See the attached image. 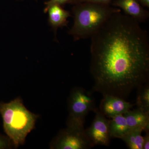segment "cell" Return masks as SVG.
I'll use <instances>...</instances> for the list:
<instances>
[{"mask_svg": "<svg viewBox=\"0 0 149 149\" xmlns=\"http://www.w3.org/2000/svg\"><path fill=\"white\" fill-rule=\"evenodd\" d=\"M139 22L113 14L91 37L93 90L124 99L149 79V41Z\"/></svg>", "mask_w": 149, "mask_h": 149, "instance_id": "1", "label": "cell"}, {"mask_svg": "<svg viewBox=\"0 0 149 149\" xmlns=\"http://www.w3.org/2000/svg\"><path fill=\"white\" fill-rule=\"evenodd\" d=\"M121 11L106 5L91 3L74 5L72 9L74 23L68 34L74 41L91 38L113 14Z\"/></svg>", "mask_w": 149, "mask_h": 149, "instance_id": "2", "label": "cell"}, {"mask_svg": "<svg viewBox=\"0 0 149 149\" xmlns=\"http://www.w3.org/2000/svg\"><path fill=\"white\" fill-rule=\"evenodd\" d=\"M0 114L5 132L15 148L24 143L35 127L37 116L26 108L20 99L0 103Z\"/></svg>", "mask_w": 149, "mask_h": 149, "instance_id": "3", "label": "cell"}, {"mask_svg": "<svg viewBox=\"0 0 149 149\" xmlns=\"http://www.w3.org/2000/svg\"><path fill=\"white\" fill-rule=\"evenodd\" d=\"M68 108L67 126L74 127H83L86 116L98 109L93 93L81 87L72 89L68 100Z\"/></svg>", "mask_w": 149, "mask_h": 149, "instance_id": "4", "label": "cell"}, {"mask_svg": "<svg viewBox=\"0 0 149 149\" xmlns=\"http://www.w3.org/2000/svg\"><path fill=\"white\" fill-rule=\"evenodd\" d=\"M94 147L85 133L84 127L67 126L51 145L54 149H88Z\"/></svg>", "mask_w": 149, "mask_h": 149, "instance_id": "5", "label": "cell"}, {"mask_svg": "<svg viewBox=\"0 0 149 149\" xmlns=\"http://www.w3.org/2000/svg\"><path fill=\"white\" fill-rule=\"evenodd\" d=\"M91 126L85 132L93 146H109L111 139L109 133L110 120L98 109Z\"/></svg>", "mask_w": 149, "mask_h": 149, "instance_id": "6", "label": "cell"}, {"mask_svg": "<svg viewBox=\"0 0 149 149\" xmlns=\"http://www.w3.org/2000/svg\"><path fill=\"white\" fill-rule=\"evenodd\" d=\"M133 104L125 99L117 96L107 95L103 96L100 105V111L107 117L111 118L125 114L131 110Z\"/></svg>", "mask_w": 149, "mask_h": 149, "instance_id": "7", "label": "cell"}, {"mask_svg": "<svg viewBox=\"0 0 149 149\" xmlns=\"http://www.w3.org/2000/svg\"><path fill=\"white\" fill-rule=\"evenodd\" d=\"M111 5L138 22H144L149 18V12L143 8L138 0H113Z\"/></svg>", "mask_w": 149, "mask_h": 149, "instance_id": "8", "label": "cell"}, {"mask_svg": "<svg viewBox=\"0 0 149 149\" xmlns=\"http://www.w3.org/2000/svg\"><path fill=\"white\" fill-rule=\"evenodd\" d=\"M47 13H48V23L54 30L56 38L58 29L67 27L69 22L68 19L72 15L69 11L64 9L61 6L57 4L49 7Z\"/></svg>", "mask_w": 149, "mask_h": 149, "instance_id": "9", "label": "cell"}, {"mask_svg": "<svg viewBox=\"0 0 149 149\" xmlns=\"http://www.w3.org/2000/svg\"><path fill=\"white\" fill-rule=\"evenodd\" d=\"M123 115L130 129L141 128L144 131L149 130V113L137 108Z\"/></svg>", "mask_w": 149, "mask_h": 149, "instance_id": "10", "label": "cell"}, {"mask_svg": "<svg viewBox=\"0 0 149 149\" xmlns=\"http://www.w3.org/2000/svg\"><path fill=\"white\" fill-rule=\"evenodd\" d=\"M109 133L111 137L121 139L130 128L128 127L124 115L116 116L110 120Z\"/></svg>", "mask_w": 149, "mask_h": 149, "instance_id": "11", "label": "cell"}, {"mask_svg": "<svg viewBox=\"0 0 149 149\" xmlns=\"http://www.w3.org/2000/svg\"><path fill=\"white\" fill-rule=\"evenodd\" d=\"M143 131L141 128H131L121 139L128 148L143 149L144 138L142 133Z\"/></svg>", "mask_w": 149, "mask_h": 149, "instance_id": "12", "label": "cell"}, {"mask_svg": "<svg viewBox=\"0 0 149 149\" xmlns=\"http://www.w3.org/2000/svg\"><path fill=\"white\" fill-rule=\"evenodd\" d=\"M136 105L137 108L149 113V83L144 84L138 88Z\"/></svg>", "mask_w": 149, "mask_h": 149, "instance_id": "13", "label": "cell"}, {"mask_svg": "<svg viewBox=\"0 0 149 149\" xmlns=\"http://www.w3.org/2000/svg\"><path fill=\"white\" fill-rule=\"evenodd\" d=\"M113 0H69L67 4L74 5L83 3H91L110 5Z\"/></svg>", "mask_w": 149, "mask_h": 149, "instance_id": "14", "label": "cell"}, {"mask_svg": "<svg viewBox=\"0 0 149 149\" xmlns=\"http://www.w3.org/2000/svg\"><path fill=\"white\" fill-rule=\"evenodd\" d=\"M69 0H49L45 3V7L44 10L45 13H47L48 9L51 6L53 5H59L60 6H63L66 4Z\"/></svg>", "mask_w": 149, "mask_h": 149, "instance_id": "15", "label": "cell"}, {"mask_svg": "<svg viewBox=\"0 0 149 149\" xmlns=\"http://www.w3.org/2000/svg\"><path fill=\"white\" fill-rule=\"evenodd\" d=\"M10 140L0 136V149H4L9 148L10 146Z\"/></svg>", "mask_w": 149, "mask_h": 149, "instance_id": "16", "label": "cell"}, {"mask_svg": "<svg viewBox=\"0 0 149 149\" xmlns=\"http://www.w3.org/2000/svg\"><path fill=\"white\" fill-rule=\"evenodd\" d=\"M146 134L143 137V149H149V130L145 131Z\"/></svg>", "mask_w": 149, "mask_h": 149, "instance_id": "17", "label": "cell"}, {"mask_svg": "<svg viewBox=\"0 0 149 149\" xmlns=\"http://www.w3.org/2000/svg\"><path fill=\"white\" fill-rule=\"evenodd\" d=\"M138 1L143 7H149V0H138Z\"/></svg>", "mask_w": 149, "mask_h": 149, "instance_id": "18", "label": "cell"}, {"mask_svg": "<svg viewBox=\"0 0 149 149\" xmlns=\"http://www.w3.org/2000/svg\"><path fill=\"white\" fill-rule=\"evenodd\" d=\"M18 1H21V0H18ZM36 1H37V0H36Z\"/></svg>", "mask_w": 149, "mask_h": 149, "instance_id": "19", "label": "cell"}]
</instances>
